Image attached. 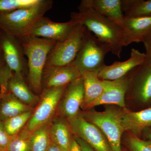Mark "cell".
Here are the masks:
<instances>
[{
  "mask_svg": "<svg viewBox=\"0 0 151 151\" xmlns=\"http://www.w3.org/2000/svg\"><path fill=\"white\" fill-rule=\"evenodd\" d=\"M78 12H72L70 18L83 25L89 32L110 47L111 52L121 58L125 45V33L122 27L103 16L81 1Z\"/></svg>",
  "mask_w": 151,
  "mask_h": 151,
  "instance_id": "obj_1",
  "label": "cell"
},
{
  "mask_svg": "<svg viewBox=\"0 0 151 151\" xmlns=\"http://www.w3.org/2000/svg\"><path fill=\"white\" fill-rule=\"evenodd\" d=\"M52 0H40L35 5L0 14V31L21 41L28 35L37 22L53 5Z\"/></svg>",
  "mask_w": 151,
  "mask_h": 151,
  "instance_id": "obj_2",
  "label": "cell"
},
{
  "mask_svg": "<svg viewBox=\"0 0 151 151\" xmlns=\"http://www.w3.org/2000/svg\"><path fill=\"white\" fill-rule=\"evenodd\" d=\"M28 59V81L30 89L37 94L42 91L44 68L50 52L57 42L43 38L27 36L20 41Z\"/></svg>",
  "mask_w": 151,
  "mask_h": 151,
  "instance_id": "obj_3",
  "label": "cell"
},
{
  "mask_svg": "<svg viewBox=\"0 0 151 151\" xmlns=\"http://www.w3.org/2000/svg\"><path fill=\"white\" fill-rule=\"evenodd\" d=\"M109 52V47L86 29L82 45L73 63L81 74L87 71L98 73L106 65L105 57Z\"/></svg>",
  "mask_w": 151,
  "mask_h": 151,
  "instance_id": "obj_4",
  "label": "cell"
},
{
  "mask_svg": "<svg viewBox=\"0 0 151 151\" xmlns=\"http://www.w3.org/2000/svg\"><path fill=\"white\" fill-rule=\"evenodd\" d=\"M80 113L86 121L101 130L113 151H122L121 139L124 132L122 123V111L109 108L102 112L89 111Z\"/></svg>",
  "mask_w": 151,
  "mask_h": 151,
  "instance_id": "obj_5",
  "label": "cell"
},
{
  "mask_svg": "<svg viewBox=\"0 0 151 151\" xmlns=\"http://www.w3.org/2000/svg\"><path fill=\"white\" fill-rule=\"evenodd\" d=\"M86 28L78 24L66 38L57 42L49 53L45 66H65L74 61L83 42Z\"/></svg>",
  "mask_w": 151,
  "mask_h": 151,
  "instance_id": "obj_6",
  "label": "cell"
},
{
  "mask_svg": "<svg viewBox=\"0 0 151 151\" xmlns=\"http://www.w3.org/2000/svg\"><path fill=\"white\" fill-rule=\"evenodd\" d=\"M66 86L42 90L37 106L26 125L30 132L52 122Z\"/></svg>",
  "mask_w": 151,
  "mask_h": 151,
  "instance_id": "obj_7",
  "label": "cell"
},
{
  "mask_svg": "<svg viewBox=\"0 0 151 151\" xmlns=\"http://www.w3.org/2000/svg\"><path fill=\"white\" fill-rule=\"evenodd\" d=\"M143 109L151 105V65L145 63L131 73L126 95Z\"/></svg>",
  "mask_w": 151,
  "mask_h": 151,
  "instance_id": "obj_8",
  "label": "cell"
},
{
  "mask_svg": "<svg viewBox=\"0 0 151 151\" xmlns=\"http://www.w3.org/2000/svg\"><path fill=\"white\" fill-rule=\"evenodd\" d=\"M72 133L86 142L95 151H113L106 137L94 124L78 113L67 120Z\"/></svg>",
  "mask_w": 151,
  "mask_h": 151,
  "instance_id": "obj_9",
  "label": "cell"
},
{
  "mask_svg": "<svg viewBox=\"0 0 151 151\" xmlns=\"http://www.w3.org/2000/svg\"><path fill=\"white\" fill-rule=\"evenodd\" d=\"M78 24L72 19L65 22H56L44 16L33 26L28 36L60 41L66 38Z\"/></svg>",
  "mask_w": 151,
  "mask_h": 151,
  "instance_id": "obj_10",
  "label": "cell"
},
{
  "mask_svg": "<svg viewBox=\"0 0 151 151\" xmlns=\"http://www.w3.org/2000/svg\"><path fill=\"white\" fill-rule=\"evenodd\" d=\"M84 83L82 76L70 82L65 87L57 113L67 120L79 113L84 99Z\"/></svg>",
  "mask_w": 151,
  "mask_h": 151,
  "instance_id": "obj_11",
  "label": "cell"
},
{
  "mask_svg": "<svg viewBox=\"0 0 151 151\" xmlns=\"http://www.w3.org/2000/svg\"><path fill=\"white\" fill-rule=\"evenodd\" d=\"M145 53L132 48L129 58L124 61H116L111 65H106L98 73L102 80L114 81L127 76L138 66L146 62Z\"/></svg>",
  "mask_w": 151,
  "mask_h": 151,
  "instance_id": "obj_12",
  "label": "cell"
},
{
  "mask_svg": "<svg viewBox=\"0 0 151 151\" xmlns=\"http://www.w3.org/2000/svg\"><path fill=\"white\" fill-rule=\"evenodd\" d=\"M0 50L6 64L14 73L23 74L25 66L24 53L18 39L2 32L0 34Z\"/></svg>",
  "mask_w": 151,
  "mask_h": 151,
  "instance_id": "obj_13",
  "label": "cell"
},
{
  "mask_svg": "<svg viewBox=\"0 0 151 151\" xmlns=\"http://www.w3.org/2000/svg\"><path fill=\"white\" fill-rule=\"evenodd\" d=\"M81 76L73 63L65 66H45L42 73V90L66 86Z\"/></svg>",
  "mask_w": 151,
  "mask_h": 151,
  "instance_id": "obj_14",
  "label": "cell"
},
{
  "mask_svg": "<svg viewBox=\"0 0 151 151\" xmlns=\"http://www.w3.org/2000/svg\"><path fill=\"white\" fill-rule=\"evenodd\" d=\"M130 74V73H129ZM129 76L114 81H105V88L100 97L92 103L88 110L102 105H115L122 108L125 107V97Z\"/></svg>",
  "mask_w": 151,
  "mask_h": 151,
  "instance_id": "obj_15",
  "label": "cell"
},
{
  "mask_svg": "<svg viewBox=\"0 0 151 151\" xmlns=\"http://www.w3.org/2000/svg\"><path fill=\"white\" fill-rule=\"evenodd\" d=\"M122 123L124 132L140 138L144 131L151 127V107L135 112L124 110Z\"/></svg>",
  "mask_w": 151,
  "mask_h": 151,
  "instance_id": "obj_16",
  "label": "cell"
},
{
  "mask_svg": "<svg viewBox=\"0 0 151 151\" xmlns=\"http://www.w3.org/2000/svg\"><path fill=\"white\" fill-rule=\"evenodd\" d=\"M122 28L125 33L126 46L133 42H142L151 30V16L125 17Z\"/></svg>",
  "mask_w": 151,
  "mask_h": 151,
  "instance_id": "obj_17",
  "label": "cell"
},
{
  "mask_svg": "<svg viewBox=\"0 0 151 151\" xmlns=\"http://www.w3.org/2000/svg\"><path fill=\"white\" fill-rule=\"evenodd\" d=\"M87 5L98 14L122 26L125 17L122 0H84Z\"/></svg>",
  "mask_w": 151,
  "mask_h": 151,
  "instance_id": "obj_18",
  "label": "cell"
},
{
  "mask_svg": "<svg viewBox=\"0 0 151 151\" xmlns=\"http://www.w3.org/2000/svg\"><path fill=\"white\" fill-rule=\"evenodd\" d=\"M98 73L92 71L81 73L84 90V101L81 106L83 110H88L90 105L100 97L104 91L105 81L98 77Z\"/></svg>",
  "mask_w": 151,
  "mask_h": 151,
  "instance_id": "obj_19",
  "label": "cell"
},
{
  "mask_svg": "<svg viewBox=\"0 0 151 151\" xmlns=\"http://www.w3.org/2000/svg\"><path fill=\"white\" fill-rule=\"evenodd\" d=\"M8 90L22 102L31 107L39 102L40 97L33 93L26 83L23 74L13 72L8 84Z\"/></svg>",
  "mask_w": 151,
  "mask_h": 151,
  "instance_id": "obj_20",
  "label": "cell"
},
{
  "mask_svg": "<svg viewBox=\"0 0 151 151\" xmlns=\"http://www.w3.org/2000/svg\"><path fill=\"white\" fill-rule=\"evenodd\" d=\"M0 101V120L3 122L33 110L9 91L1 97Z\"/></svg>",
  "mask_w": 151,
  "mask_h": 151,
  "instance_id": "obj_21",
  "label": "cell"
},
{
  "mask_svg": "<svg viewBox=\"0 0 151 151\" xmlns=\"http://www.w3.org/2000/svg\"><path fill=\"white\" fill-rule=\"evenodd\" d=\"M70 127L63 119H56L52 122L50 129V139L63 151H69L72 138Z\"/></svg>",
  "mask_w": 151,
  "mask_h": 151,
  "instance_id": "obj_22",
  "label": "cell"
},
{
  "mask_svg": "<svg viewBox=\"0 0 151 151\" xmlns=\"http://www.w3.org/2000/svg\"><path fill=\"white\" fill-rule=\"evenodd\" d=\"M122 6L126 18L151 16V0H122Z\"/></svg>",
  "mask_w": 151,
  "mask_h": 151,
  "instance_id": "obj_23",
  "label": "cell"
},
{
  "mask_svg": "<svg viewBox=\"0 0 151 151\" xmlns=\"http://www.w3.org/2000/svg\"><path fill=\"white\" fill-rule=\"evenodd\" d=\"M52 122L45 124L31 133L30 144L31 151H46L51 139L50 129Z\"/></svg>",
  "mask_w": 151,
  "mask_h": 151,
  "instance_id": "obj_24",
  "label": "cell"
},
{
  "mask_svg": "<svg viewBox=\"0 0 151 151\" xmlns=\"http://www.w3.org/2000/svg\"><path fill=\"white\" fill-rule=\"evenodd\" d=\"M33 111L23 113L3 122L8 134L11 137L18 134L27 124L32 116Z\"/></svg>",
  "mask_w": 151,
  "mask_h": 151,
  "instance_id": "obj_25",
  "label": "cell"
},
{
  "mask_svg": "<svg viewBox=\"0 0 151 151\" xmlns=\"http://www.w3.org/2000/svg\"><path fill=\"white\" fill-rule=\"evenodd\" d=\"M31 133L25 126L18 134L12 137L6 150L31 151L30 144Z\"/></svg>",
  "mask_w": 151,
  "mask_h": 151,
  "instance_id": "obj_26",
  "label": "cell"
},
{
  "mask_svg": "<svg viewBox=\"0 0 151 151\" xmlns=\"http://www.w3.org/2000/svg\"><path fill=\"white\" fill-rule=\"evenodd\" d=\"M40 0H0V14L36 4Z\"/></svg>",
  "mask_w": 151,
  "mask_h": 151,
  "instance_id": "obj_27",
  "label": "cell"
},
{
  "mask_svg": "<svg viewBox=\"0 0 151 151\" xmlns=\"http://www.w3.org/2000/svg\"><path fill=\"white\" fill-rule=\"evenodd\" d=\"M127 141L129 151H151L150 141L130 134Z\"/></svg>",
  "mask_w": 151,
  "mask_h": 151,
  "instance_id": "obj_28",
  "label": "cell"
},
{
  "mask_svg": "<svg viewBox=\"0 0 151 151\" xmlns=\"http://www.w3.org/2000/svg\"><path fill=\"white\" fill-rule=\"evenodd\" d=\"M13 72L6 63L0 68V97L8 91V84Z\"/></svg>",
  "mask_w": 151,
  "mask_h": 151,
  "instance_id": "obj_29",
  "label": "cell"
},
{
  "mask_svg": "<svg viewBox=\"0 0 151 151\" xmlns=\"http://www.w3.org/2000/svg\"><path fill=\"white\" fill-rule=\"evenodd\" d=\"M11 137L6 131L4 122L0 120V148L6 150Z\"/></svg>",
  "mask_w": 151,
  "mask_h": 151,
  "instance_id": "obj_30",
  "label": "cell"
},
{
  "mask_svg": "<svg viewBox=\"0 0 151 151\" xmlns=\"http://www.w3.org/2000/svg\"><path fill=\"white\" fill-rule=\"evenodd\" d=\"M142 42L145 49L146 64L151 65V30L143 38Z\"/></svg>",
  "mask_w": 151,
  "mask_h": 151,
  "instance_id": "obj_31",
  "label": "cell"
},
{
  "mask_svg": "<svg viewBox=\"0 0 151 151\" xmlns=\"http://www.w3.org/2000/svg\"><path fill=\"white\" fill-rule=\"evenodd\" d=\"M74 138L76 141L78 143L80 147H81L82 151H95L92 147H90L88 144H87L83 140L76 137Z\"/></svg>",
  "mask_w": 151,
  "mask_h": 151,
  "instance_id": "obj_32",
  "label": "cell"
},
{
  "mask_svg": "<svg viewBox=\"0 0 151 151\" xmlns=\"http://www.w3.org/2000/svg\"><path fill=\"white\" fill-rule=\"evenodd\" d=\"M69 151H82L81 147L74 138H72L71 140Z\"/></svg>",
  "mask_w": 151,
  "mask_h": 151,
  "instance_id": "obj_33",
  "label": "cell"
},
{
  "mask_svg": "<svg viewBox=\"0 0 151 151\" xmlns=\"http://www.w3.org/2000/svg\"><path fill=\"white\" fill-rule=\"evenodd\" d=\"M46 151H63L62 149L52 141H50L48 148Z\"/></svg>",
  "mask_w": 151,
  "mask_h": 151,
  "instance_id": "obj_34",
  "label": "cell"
},
{
  "mask_svg": "<svg viewBox=\"0 0 151 151\" xmlns=\"http://www.w3.org/2000/svg\"><path fill=\"white\" fill-rule=\"evenodd\" d=\"M144 139L150 141L151 142V127L147 128L144 131L142 135Z\"/></svg>",
  "mask_w": 151,
  "mask_h": 151,
  "instance_id": "obj_35",
  "label": "cell"
},
{
  "mask_svg": "<svg viewBox=\"0 0 151 151\" xmlns=\"http://www.w3.org/2000/svg\"><path fill=\"white\" fill-rule=\"evenodd\" d=\"M6 63L5 61L2 52L0 50V68L3 66V65L5 64Z\"/></svg>",
  "mask_w": 151,
  "mask_h": 151,
  "instance_id": "obj_36",
  "label": "cell"
},
{
  "mask_svg": "<svg viewBox=\"0 0 151 151\" xmlns=\"http://www.w3.org/2000/svg\"><path fill=\"white\" fill-rule=\"evenodd\" d=\"M0 151H7L6 150H4V149H2L0 148Z\"/></svg>",
  "mask_w": 151,
  "mask_h": 151,
  "instance_id": "obj_37",
  "label": "cell"
},
{
  "mask_svg": "<svg viewBox=\"0 0 151 151\" xmlns=\"http://www.w3.org/2000/svg\"><path fill=\"white\" fill-rule=\"evenodd\" d=\"M1 31H0V34H1Z\"/></svg>",
  "mask_w": 151,
  "mask_h": 151,
  "instance_id": "obj_38",
  "label": "cell"
},
{
  "mask_svg": "<svg viewBox=\"0 0 151 151\" xmlns=\"http://www.w3.org/2000/svg\"><path fill=\"white\" fill-rule=\"evenodd\" d=\"M0 100H1V98H0Z\"/></svg>",
  "mask_w": 151,
  "mask_h": 151,
  "instance_id": "obj_39",
  "label": "cell"
},
{
  "mask_svg": "<svg viewBox=\"0 0 151 151\" xmlns=\"http://www.w3.org/2000/svg\"></svg>",
  "mask_w": 151,
  "mask_h": 151,
  "instance_id": "obj_40",
  "label": "cell"
}]
</instances>
